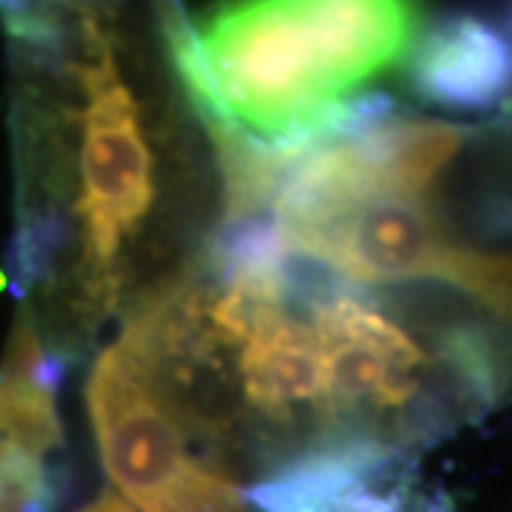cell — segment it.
I'll use <instances>...</instances> for the list:
<instances>
[{
  "label": "cell",
  "mask_w": 512,
  "mask_h": 512,
  "mask_svg": "<svg viewBox=\"0 0 512 512\" xmlns=\"http://www.w3.org/2000/svg\"><path fill=\"white\" fill-rule=\"evenodd\" d=\"M66 74L80 92V109L66 114L77 126V276L86 305L111 311L120 299L123 245L157 200V165L143 134L140 103L123 83L109 32L94 12H80V60H69Z\"/></svg>",
  "instance_id": "3957f363"
},
{
  "label": "cell",
  "mask_w": 512,
  "mask_h": 512,
  "mask_svg": "<svg viewBox=\"0 0 512 512\" xmlns=\"http://www.w3.org/2000/svg\"><path fill=\"white\" fill-rule=\"evenodd\" d=\"M268 214L293 254L353 285H441L512 328V248L461 234L436 188L384 180L345 137L291 163Z\"/></svg>",
  "instance_id": "7a4b0ae2"
},
{
  "label": "cell",
  "mask_w": 512,
  "mask_h": 512,
  "mask_svg": "<svg viewBox=\"0 0 512 512\" xmlns=\"http://www.w3.org/2000/svg\"><path fill=\"white\" fill-rule=\"evenodd\" d=\"M6 285H9V276L0 271V291H6Z\"/></svg>",
  "instance_id": "9c48e42d"
},
{
  "label": "cell",
  "mask_w": 512,
  "mask_h": 512,
  "mask_svg": "<svg viewBox=\"0 0 512 512\" xmlns=\"http://www.w3.org/2000/svg\"><path fill=\"white\" fill-rule=\"evenodd\" d=\"M407 80L421 103L498 114L512 103V37L498 20L450 15L416 35Z\"/></svg>",
  "instance_id": "5b68a950"
},
{
  "label": "cell",
  "mask_w": 512,
  "mask_h": 512,
  "mask_svg": "<svg viewBox=\"0 0 512 512\" xmlns=\"http://www.w3.org/2000/svg\"><path fill=\"white\" fill-rule=\"evenodd\" d=\"M83 512H137L131 504H126L117 493H103L94 504H89Z\"/></svg>",
  "instance_id": "52a82bcc"
},
{
  "label": "cell",
  "mask_w": 512,
  "mask_h": 512,
  "mask_svg": "<svg viewBox=\"0 0 512 512\" xmlns=\"http://www.w3.org/2000/svg\"><path fill=\"white\" fill-rule=\"evenodd\" d=\"M9 444H15V441L6 436V430H3V421H0V450H3V447H9Z\"/></svg>",
  "instance_id": "ba28073f"
},
{
  "label": "cell",
  "mask_w": 512,
  "mask_h": 512,
  "mask_svg": "<svg viewBox=\"0 0 512 512\" xmlns=\"http://www.w3.org/2000/svg\"><path fill=\"white\" fill-rule=\"evenodd\" d=\"M493 126L495 140H498V148H501V163H504V171H507V183L512 185V103L498 114Z\"/></svg>",
  "instance_id": "8992f818"
},
{
  "label": "cell",
  "mask_w": 512,
  "mask_h": 512,
  "mask_svg": "<svg viewBox=\"0 0 512 512\" xmlns=\"http://www.w3.org/2000/svg\"><path fill=\"white\" fill-rule=\"evenodd\" d=\"M163 32L208 131L319 146L350 126V94L407 57L421 18L387 0L237 3L202 20L168 6Z\"/></svg>",
  "instance_id": "6da1fadb"
},
{
  "label": "cell",
  "mask_w": 512,
  "mask_h": 512,
  "mask_svg": "<svg viewBox=\"0 0 512 512\" xmlns=\"http://www.w3.org/2000/svg\"><path fill=\"white\" fill-rule=\"evenodd\" d=\"M86 404L111 487L137 512L200 461L191 456L183 427L114 345L94 362Z\"/></svg>",
  "instance_id": "277c9868"
}]
</instances>
